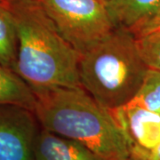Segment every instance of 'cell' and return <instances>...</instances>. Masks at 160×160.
<instances>
[{
	"label": "cell",
	"mask_w": 160,
	"mask_h": 160,
	"mask_svg": "<svg viewBox=\"0 0 160 160\" xmlns=\"http://www.w3.org/2000/svg\"><path fill=\"white\" fill-rule=\"evenodd\" d=\"M8 5L17 27L14 71L35 95L58 87L81 86L79 53L60 33L41 1L16 0Z\"/></svg>",
	"instance_id": "obj_1"
},
{
	"label": "cell",
	"mask_w": 160,
	"mask_h": 160,
	"mask_svg": "<svg viewBox=\"0 0 160 160\" xmlns=\"http://www.w3.org/2000/svg\"><path fill=\"white\" fill-rule=\"evenodd\" d=\"M37 99L28 84L13 70L0 65V104H14L34 112Z\"/></svg>",
	"instance_id": "obj_9"
},
{
	"label": "cell",
	"mask_w": 160,
	"mask_h": 160,
	"mask_svg": "<svg viewBox=\"0 0 160 160\" xmlns=\"http://www.w3.org/2000/svg\"><path fill=\"white\" fill-rule=\"evenodd\" d=\"M36 99L34 113L42 128L86 145L103 160L130 157L129 142L112 110L83 87H58Z\"/></svg>",
	"instance_id": "obj_2"
},
{
	"label": "cell",
	"mask_w": 160,
	"mask_h": 160,
	"mask_svg": "<svg viewBox=\"0 0 160 160\" xmlns=\"http://www.w3.org/2000/svg\"><path fill=\"white\" fill-rule=\"evenodd\" d=\"M18 52L17 27L9 5H0V65L14 70Z\"/></svg>",
	"instance_id": "obj_10"
},
{
	"label": "cell",
	"mask_w": 160,
	"mask_h": 160,
	"mask_svg": "<svg viewBox=\"0 0 160 160\" xmlns=\"http://www.w3.org/2000/svg\"><path fill=\"white\" fill-rule=\"evenodd\" d=\"M13 1H16V0H6V2L8 4V3H11V2H13Z\"/></svg>",
	"instance_id": "obj_16"
},
{
	"label": "cell",
	"mask_w": 160,
	"mask_h": 160,
	"mask_svg": "<svg viewBox=\"0 0 160 160\" xmlns=\"http://www.w3.org/2000/svg\"><path fill=\"white\" fill-rule=\"evenodd\" d=\"M130 102L160 115V71L148 69L139 91Z\"/></svg>",
	"instance_id": "obj_11"
},
{
	"label": "cell",
	"mask_w": 160,
	"mask_h": 160,
	"mask_svg": "<svg viewBox=\"0 0 160 160\" xmlns=\"http://www.w3.org/2000/svg\"><path fill=\"white\" fill-rule=\"evenodd\" d=\"M62 37L82 54L115 29L100 0H40Z\"/></svg>",
	"instance_id": "obj_4"
},
{
	"label": "cell",
	"mask_w": 160,
	"mask_h": 160,
	"mask_svg": "<svg viewBox=\"0 0 160 160\" xmlns=\"http://www.w3.org/2000/svg\"><path fill=\"white\" fill-rule=\"evenodd\" d=\"M2 4H6V0H0V5H2Z\"/></svg>",
	"instance_id": "obj_15"
},
{
	"label": "cell",
	"mask_w": 160,
	"mask_h": 160,
	"mask_svg": "<svg viewBox=\"0 0 160 160\" xmlns=\"http://www.w3.org/2000/svg\"><path fill=\"white\" fill-rule=\"evenodd\" d=\"M132 149L149 151L160 144V115L129 102L112 110Z\"/></svg>",
	"instance_id": "obj_6"
},
{
	"label": "cell",
	"mask_w": 160,
	"mask_h": 160,
	"mask_svg": "<svg viewBox=\"0 0 160 160\" xmlns=\"http://www.w3.org/2000/svg\"><path fill=\"white\" fill-rule=\"evenodd\" d=\"M104 5L115 29L133 35L157 13L160 0H107Z\"/></svg>",
	"instance_id": "obj_8"
},
{
	"label": "cell",
	"mask_w": 160,
	"mask_h": 160,
	"mask_svg": "<svg viewBox=\"0 0 160 160\" xmlns=\"http://www.w3.org/2000/svg\"><path fill=\"white\" fill-rule=\"evenodd\" d=\"M40 129L32 110L0 104V160H35V143Z\"/></svg>",
	"instance_id": "obj_5"
},
{
	"label": "cell",
	"mask_w": 160,
	"mask_h": 160,
	"mask_svg": "<svg viewBox=\"0 0 160 160\" xmlns=\"http://www.w3.org/2000/svg\"><path fill=\"white\" fill-rule=\"evenodd\" d=\"M126 160H147L145 155L140 149H132L130 157L127 158Z\"/></svg>",
	"instance_id": "obj_14"
},
{
	"label": "cell",
	"mask_w": 160,
	"mask_h": 160,
	"mask_svg": "<svg viewBox=\"0 0 160 160\" xmlns=\"http://www.w3.org/2000/svg\"><path fill=\"white\" fill-rule=\"evenodd\" d=\"M154 34H160V7L154 16L149 19L145 24H143L133 36L135 37V38H139L142 37Z\"/></svg>",
	"instance_id": "obj_13"
},
{
	"label": "cell",
	"mask_w": 160,
	"mask_h": 160,
	"mask_svg": "<svg viewBox=\"0 0 160 160\" xmlns=\"http://www.w3.org/2000/svg\"><path fill=\"white\" fill-rule=\"evenodd\" d=\"M148 69L135 37L123 29H114L79 57L81 86L109 110L131 102Z\"/></svg>",
	"instance_id": "obj_3"
},
{
	"label": "cell",
	"mask_w": 160,
	"mask_h": 160,
	"mask_svg": "<svg viewBox=\"0 0 160 160\" xmlns=\"http://www.w3.org/2000/svg\"><path fill=\"white\" fill-rule=\"evenodd\" d=\"M35 160H103L86 145L41 127L36 140Z\"/></svg>",
	"instance_id": "obj_7"
},
{
	"label": "cell",
	"mask_w": 160,
	"mask_h": 160,
	"mask_svg": "<svg viewBox=\"0 0 160 160\" xmlns=\"http://www.w3.org/2000/svg\"><path fill=\"white\" fill-rule=\"evenodd\" d=\"M139 50L149 69L160 71V34L136 38Z\"/></svg>",
	"instance_id": "obj_12"
}]
</instances>
